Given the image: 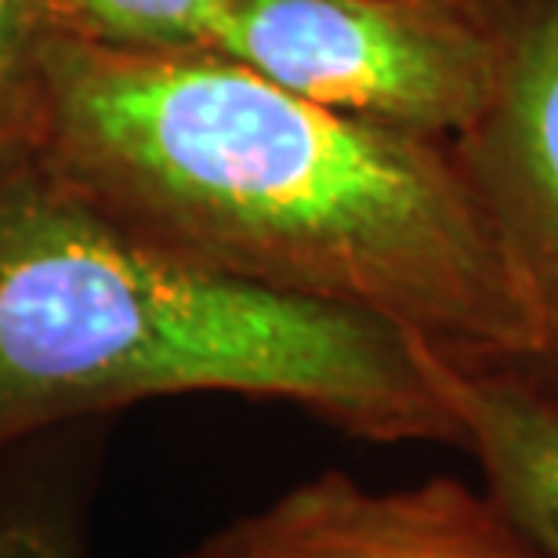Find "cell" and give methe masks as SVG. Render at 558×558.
<instances>
[{
	"instance_id": "obj_1",
	"label": "cell",
	"mask_w": 558,
	"mask_h": 558,
	"mask_svg": "<svg viewBox=\"0 0 558 558\" xmlns=\"http://www.w3.org/2000/svg\"><path fill=\"white\" fill-rule=\"evenodd\" d=\"M33 153L204 269L366 312L457 366H526L537 352L450 142L333 113L221 51L70 37Z\"/></svg>"
},
{
	"instance_id": "obj_2",
	"label": "cell",
	"mask_w": 558,
	"mask_h": 558,
	"mask_svg": "<svg viewBox=\"0 0 558 558\" xmlns=\"http://www.w3.org/2000/svg\"><path fill=\"white\" fill-rule=\"evenodd\" d=\"M185 392L276 399L366 442L457 446L407 330L156 247L37 153L0 163V450Z\"/></svg>"
},
{
	"instance_id": "obj_3",
	"label": "cell",
	"mask_w": 558,
	"mask_h": 558,
	"mask_svg": "<svg viewBox=\"0 0 558 558\" xmlns=\"http://www.w3.org/2000/svg\"><path fill=\"white\" fill-rule=\"evenodd\" d=\"M218 51L333 113L453 142L494 87L489 0H232Z\"/></svg>"
},
{
	"instance_id": "obj_4",
	"label": "cell",
	"mask_w": 558,
	"mask_h": 558,
	"mask_svg": "<svg viewBox=\"0 0 558 558\" xmlns=\"http://www.w3.org/2000/svg\"><path fill=\"white\" fill-rule=\"evenodd\" d=\"M494 87L450 149L475 189L537 327L515 366L558 396V0H489Z\"/></svg>"
},
{
	"instance_id": "obj_5",
	"label": "cell",
	"mask_w": 558,
	"mask_h": 558,
	"mask_svg": "<svg viewBox=\"0 0 558 558\" xmlns=\"http://www.w3.org/2000/svg\"><path fill=\"white\" fill-rule=\"evenodd\" d=\"M218 533L240 558H544L457 478L371 489L327 472Z\"/></svg>"
},
{
	"instance_id": "obj_6",
	"label": "cell",
	"mask_w": 558,
	"mask_h": 558,
	"mask_svg": "<svg viewBox=\"0 0 558 558\" xmlns=\"http://www.w3.org/2000/svg\"><path fill=\"white\" fill-rule=\"evenodd\" d=\"M424 352L483 494L544 558H558V396L515 366H457Z\"/></svg>"
},
{
	"instance_id": "obj_7",
	"label": "cell",
	"mask_w": 558,
	"mask_h": 558,
	"mask_svg": "<svg viewBox=\"0 0 558 558\" xmlns=\"http://www.w3.org/2000/svg\"><path fill=\"white\" fill-rule=\"evenodd\" d=\"M70 37L62 0H0V163L40 145L54 59Z\"/></svg>"
},
{
	"instance_id": "obj_8",
	"label": "cell",
	"mask_w": 558,
	"mask_h": 558,
	"mask_svg": "<svg viewBox=\"0 0 558 558\" xmlns=\"http://www.w3.org/2000/svg\"><path fill=\"white\" fill-rule=\"evenodd\" d=\"M87 489L26 464V439L0 450V558H92Z\"/></svg>"
},
{
	"instance_id": "obj_9",
	"label": "cell",
	"mask_w": 558,
	"mask_h": 558,
	"mask_svg": "<svg viewBox=\"0 0 558 558\" xmlns=\"http://www.w3.org/2000/svg\"><path fill=\"white\" fill-rule=\"evenodd\" d=\"M73 37L120 51H218L232 0H62Z\"/></svg>"
},
{
	"instance_id": "obj_10",
	"label": "cell",
	"mask_w": 558,
	"mask_h": 558,
	"mask_svg": "<svg viewBox=\"0 0 558 558\" xmlns=\"http://www.w3.org/2000/svg\"><path fill=\"white\" fill-rule=\"evenodd\" d=\"M178 558H240V555L229 548V544H226V537H221V533H215V537H207L204 544H199V548L185 551V555H178Z\"/></svg>"
}]
</instances>
